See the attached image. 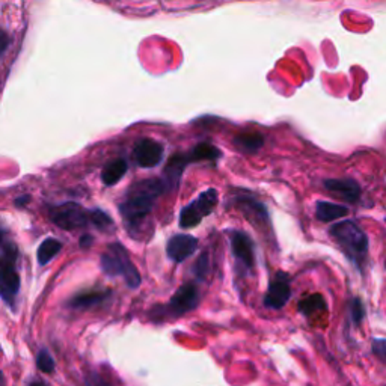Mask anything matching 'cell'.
<instances>
[{
  "label": "cell",
  "instance_id": "6da1fadb",
  "mask_svg": "<svg viewBox=\"0 0 386 386\" xmlns=\"http://www.w3.org/2000/svg\"><path fill=\"white\" fill-rule=\"evenodd\" d=\"M165 183L159 179H147L133 183L120 204V213L131 236L139 231V226L153 212L157 198L163 193Z\"/></svg>",
  "mask_w": 386,
  "mask_h": 386
},
{
  "label": "cell",
  "instance_id": "7a4b0ae2",
  "mask_svg": "<svg viewBox=\"0 0 386 386\" xmlns=\"http://www.w3.org/2000/svg\"><path fill=\"white\" fill-rule=\"evenodd\" d=\"M329 236L333 238L350 262L362 267L368 254V237L353 221H342L333 224L329 229Z\"/></svg>",
  "mask_w": 386,
  "mask_h": 386
},
{
  "label": "cell",
  "instance_id": "3957f363",
  "mask_svg": "<svg viewBox=\"0 0 386 386\" xmlns=\"http://www.w3.org/2000/svg\"><path fill=\"white\" fill-rule=\"evenodd\" d=\"M17 259V246L5 238L0 243V297L11 309H15V300L20 291V276L15 269Z\"/></svg>",
  "mask_w": 386,
  "mask_h": 386
},
{
  "label": "cell",
  "instance_id": "277c9868",
  "mask_svg": "<svg viewBox=\"0 0 386 386\" xmlns=\"http://www.w3.org/2000/svg\"><path fill=\"white\" fill-rule=\"evenodd\" d=\"M101 270L108 276H122L130 288H138L142 283L138 269L121 243H112L101 255Z\"/></svg>",
  "mask_w": 386,
  "mask_h": 386
},
{
  "label": "cell",
  "instance_id": "5b68a950",
  "mask_svg": "<svg viewBox=\"0 0 386 386\" xmlns=\"http://www.w3.org/2000/svg\"><path fill=\"white\" fill-rule=\"evenodd\" d=\"M49 217L56 226L67 229V231H75V229L86 226L91 222L89 212L76 202H65L51 207Z\"/></svg>",
  "mask_w": 386,
  "mask_h": 386
},
{
  "label": "cell",
  "instance_id": "8992f818",
  "mask_svg": "<svg viewBox=\"0 0 386 386\" xmlns=\"http://www.w3.org/2000/svg\"><path fill=\"white\" fill-rule=\"evenodd\" d=\"M216 205H217V192L214 189H208L202 192L195 201H192L189 205H186L181 210L180 226L189 229L200 225L205 216L212 214Z\"/></svg>",
  "mask_w": 386,
  "mask_h": 386
},
{
  "label": "cell",
  "instance_id": "52a82bcc",
  "mask_svg": "<svg viewBox=\"0 0 386 386\" xmlns=\"http://www.w3.org/2000/svg\"><path fill=\"white\" fill-rule=\"evenodd\" d=\"M198 305H200V291L193 283H187L175 291L166 309L169 311L171 316L180 317L195 309Z\"/></svg>",
  "mask_w": 386,
  "mask_h": 386
},
{
  "label": "cell",
  "instance_id": "ba28073f",
  "mask_svg": "<svg viewBox=\"0 0 386 386\" xmlns=\"http://www.w3.org/2000/svg\"><path fill=\"white\" fill-rule=\"evenodd\" d=\"M291 297L290 276L285 272H278L276 276L270 281L269 288L264 296V305L269 309H281L287 305Z\"/></svg>",
  "mask_w": 386,
  "mask_h": 386
},
{
  "label": "cell",
  "instance_id": "9c48e42d",
  "mask_svg": "<svg viewBox=\"0 0 386 386\" xmlns=\"http://www.w3.org/2000/svg\"><path fill=\"white\" fill-rule=\"evenodd\" d=\"M229 240H231V250L237 263L246 270L252 269L255 266V247L252 238L243 231H233Z\"/></svg>",
  "mask_w": 386,
  "mask_h": 386
},
{
  "label": "cell",
  "instance_id": "30bf717a",
  "mask_svg": "<svg viewBox=\"0 0 386 386\" xmlns=\"http://www.w3.org/2000/svg\"><path fill=\"white\" fill-rule=\"evenodd\" d=\"M163 147L153 139H142L136 143L133 151V159L141 168H154L162 162Z\"/></svg>",
  "mask_w": 386,
  "mask_h": 386
},
{
  "label": "cell",
  "instance_id": "8fae6325",
  "mask_svg": "<svg viewBox=\"0 0 386 386\" xmlns=\"http://www.w3.org/2000/svg\"><path fill=\"white\" fill-rule=\"evenodd\" d=\"M198 249V240L189 234H176L166 245V254L175 263H183Z\"/></svg>",
  "mask_w": 386,
  "mask_h": 386
},
{
  "label": "cell",
  "instance_id": "7c38bea8",
  "mask_svg": "<svg viewBox=\"0 0 386 386\" xmlns=\"http://www.w3.org/2000/svg\"><path fill=\"white\" fill-rule=\"evenodd\" d=\"M325 189L332 195L338 198V200L347 201V202H356L361 198V187L354 180H335L329 179L323 183Z\"/></svg>",
  "mask_w": 386,
  "mask_h": 386
},
{
  "label": "cell",
  "instance_id": "4fadbf2b",
  "mask_svg": "<svg viewBox=\"0 0 386 386\" xmlns=\"http://www.w3.org/2000/svg\"><path fill=\"white\" fill-rule=\"evenodd\" d=\"M110 296H112V291L108 288L82 291V293L76 295L68 302V307L75 309H86V308H92L103 304V302H106Z\"/></svg>",
  "mask_w": 386,
  "mask_h": 386
},
{
  "label": "cell",
  "instance_id": "5bb4252c",
  "mask_svg": "<svg viewBox=\"0 0 386 386\" xmlns=\"http://www.w3.org/2000/svg\"><path fill=\"white\" fill-rule=\"evenodd\" d=\"M189 162H192V160H191V155H187V154H175L168 160V163H166V166H165V179H166V181H168L169 187H174L179 184L180 179H181V174H183L186 166L189 165Z\"/></svg>",
  "mask_w": 386,
  "mask_h": 386
},
{
  "label": "cell",
  "instance_id": "9a60e30c",
  "mask_svg": "<svg viewBox=\"0 0 386 386\" xmlns=\"http://www.w3.org/2000/svg\"><path fill=\"white\" fill-rule=\"evenodd\" d=\"M349 213V208L340 205V204H333L328 201H319L316 204V217L320 222H333L338 221L340 217H344Z\"/></svg>",
  "mask_w": 386,
  "mask_h": 386
},
{
  "label": "cell",
  "instance_id": "2e32d148",
  "mask_svg": "<svg viewBox=\"0 0 386 386\" xmlns=\"http://www.w3.org/2000/svg\"><path fill=\"white\" fill-rule=\"evenodd\" d=\"M127 172V162L124 159L110 160L101 171V180L106 186L117 184Z\"/></svg>",
  "mask_w": 386,
  "mask_h": 386
},
{
  "label": "cell",
  "instance_id": "e0dca14e",
  "mask_svg": "<svg viewBox=\"0 0 386 386\" xmlns=\"http://www.w3.org/2000/svg\"><path fill=\"white\" fill-rule=\"evenodd\" d=\"M234 145L237 150L242 153H255L264 145V138L263 134H259L257 131H247L237 134L234 138Z\"/></svg>",
  "mask_w": 386,
  "mask_h": 386
},
{
  "label": "cell",
  "instance_id": "ac0fdd59",
  "mask_svg": "<svg viewBox=\"0 0 386 386\" xmlns=\"http://www.w3.org/2000/svg\"><path fill=\"white\" fill-rule=\"evenodd\" d=\"M62 249V243L56 238H46L43 243L39 245L38 252H37V258L39 266H46L49 264L51 259H53Z\"/></svg>",
  "mask_w": 386,
  "mask_h": 386
},
{
  "label": "cell",
  "instance_id": "d6986e66",
  "mask_svg": "<svg viewBox=\"0 0 386 386\" xmlns=\"http://www.w3.org/2000/svg\"><path fill=\"white\" fill-rule=\"evenodd\" d=\"M297 309L304 316L309 317L312 314H316V312L325 311L326 309V302H325V299H323L321 295L316 293V295H311V296H308L305 299H302L299 302Z\"/></svg>",
  "mask_w": 386,
  "mask_h": 386
},
{
  "label": "cell",
  "instance_id": "ffe728a7",
  "mask_svg": "<svg viewBox=\"0 0 386 386\" xmlns=\"http://www.w3.org/2000/svg\"><path fill=\"white\" fill-rule=\"evenodd\" d=\"M221 151H219L214 145L212 143H200L196 145L193 151L191 153V160L192 162H201V160H208V162H216L219 157H221Z\"/></svg>",
  "mask_w": 386,
  "mask_h": 386
},
{
  "label": "cell",
  "instance_id": "44dd1931",
  "mask_svg": "<svg viewBox=\"0 0 386 386\" xmlns=\"http://www.w3.org/2000/svg\"><path fill=\"white\" fill-rule=\"evenodd\" d=\"M240 207H242V210L246 213V216H252L255 217V222L258 221H267V213H266V208L262 205V204H258L257 201H246L243 200L242 204H240Z\"/></svg>",
  "mask_w": 386,
  "mask_h": 386
},
{
  "label": "cell",
  "instance_id": "7402d4cb",
  "mask_svg": "<svg viewBox=\"0 0 386 386\" xmlns=\"http://www.w3.org/2000/svg\"><path fill=\"white\" fill-rule=\"evenodd\" d=\"M37 367L41 371L47 373V374L55 371V359H53V356H51V354L46 349L39 350L38 356H37Z\"/></svg>",
  "mask_w": 386,
  "mask_h": 386
},
{
  "label": "cell",
  "instance_id": "603a6c76",
  "mask_svg": "<svg viewBox=\"0 0 386 386\" xmlns=\"http://www.w3.org/2000/svg\"><path fill=\"white\" fill-rule=\"evenodd\" d=\"M365 317V307L364 302L359 297H353L350 302V319L353 321V325H359V323Z\"/></svg>",
  "mask_w": 386,
  "mask_h": 386
},
{
  "label": "cell",
  "instance_id": "cb8c5ba5",
  "mask_svg": "<svg viewBox=\"0 0 386 386\" xmlns=\"http://www.w3.org/2000/svg\"><path fill=\"white\" fill-rule=\"evenodd\" d=\"M89 221L92 222V225H96L98 229H106L109 226L113 225L112 219L109 217V214H106L101 210H92L89 212Z\"/></svg>",
  "mask_w": 386,
  "mask_h": 386
},
{
  "label": "cell",
  "instance_id": "d4e9b609",
  "mask_svg": "<svg viewBox=\"0 0 386 386\" xmlns=\"http://www.w3.org/2000/svg\"><path fill=\"white\" fill-rule=\"evenodd\" d=\"M373 353L378 356L383 364H386V338H374L371 342Z\"/></svg>",
  "mask_w": 386,
  "mask_h": 386
},
{
  "label": "cell",
  "instance_id": "484cf974",
  "mask_svg": "<svg viewBox=\"0 0 386 386\" xmlns=\"http://www.w3.org/2000/svg\"><path fill=\"white\" fill-rule=\"evenodd\" d=\"M86 386H112L108 380H104L103 378H100V375L97 373H89L86 375Z\"/></svg>",
  "mask_w": 386,
  "mask_h": 386
},
{
  "label": "cell",
  "instance_id": "4316f807",
  "mask_svg": "<svg viewBox=\"0 0 386 386\" xmlns=\"http://www.w3.org/2000/svg\"><path fill=\"white\" fill-rule=\"evenodd\" d=\"M195 272L198 275V278H204L208 272V258L207 255H202L200 259H198V263L195 266Z\"/></svg>",
  "mask_w": 386,
  "mask_h": 386
},
{
  "label": "cell",
  "instance_id": "83f0119b",
  "mask_svg": "<svg viewBox=\"0 0 386 386\" xmlns=\"http://www.w3.org/2000/svg\"><path fill=\"white\" fill-rule=\"evenodd\" d=\"M9 46V37L6 32H4L2 29H0V56L4 55V51L8 49Z\"/></svg>",
  "mask_w": 386,
  "mask_h": 386
},
{
  "label": "cell",
  "instance_id": "f1b7e54d",
  "mask_svg": "<svg viewBox=\"0 0 386 386\" xmlns=\"http://www.w3.org/2000/svg\"><path fill=\"white\" fill-rule=\"evenodd\" d=\"M92 245V237L91 236H83L80 238V246L82 247H89Z\"/></svg>",
  "mask_w": 386,
  "mask_h": 386
},
{
  "label": "cell",
  "instance_id": "f546056e",
  "mask_svg": "<svg viewBox=\"0 0 386 386\" xmlns=\"http://www.w3.org/2000/svg\"><path fill=\"white\" fill-rule=\"evenodd\" d=\"M27 201H29V196H22V198H17L15 204H17V205H22V204H25V202H27Z\"/></svg>",
  "mask_w": 386,
  "mask_h": 386
},
{
  "label": "cell",
  "instance_id": "4dcf8cb0",
  "mask_svg": "<svg viewBox=\"0 0 386 386\" xmlns=\"http://www.w3.org/2000/svg\"><path fill=\"white\" fill-rule=\"evenodd\" d=\"M29 386H47L44 382H39V380H34L32 383H30Z\"/></svg>",
  "mask_w": 386,
  "mask_h": 386
},
{
  "label": "cell",
  "instance_id": "1f68e13d",
  "mask_svg": "<svg viewBox=\"0 0 386 386\" xmlns=\"http://www.w3.org/2000/svg\"><path fill=\"white\" fill-rule=\"evenodd\" d=\"M6 382H5V378H4V373L0 371V386H5Z\"/></svg>",
  "mask_w": 386,
  "mask_h": 386
}]
</instances>
